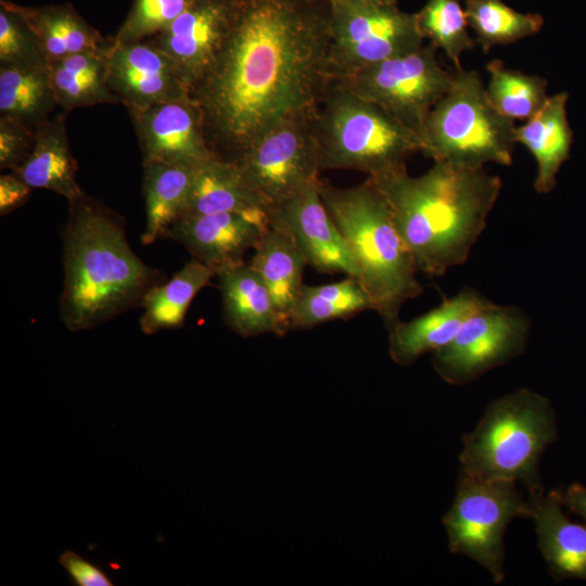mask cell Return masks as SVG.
Segmentation results:
<instances>
[{"instance_id":"8","label":"cell","mask_w":586,"mask_h":586,"mask_svg":"<svg viewBox=\"0 0 586 586\" xmlns=\"http://www.w3.org/2000/svg\"><path fill=\"white\" fill-rule=\"evenodd\" d=\"M518 483L485 481L459 473L451 507L443 518L448 549L487 570L494 583L505 579L504 536L515 518L532 517V505Z\"/></svg>"},{"instance_id":"22","label":"cell","mask_w":586,"mask_h":586,"mask_svg":"<svg viewBox=\"0 0 586 586\" xmlns=\"http://www.w3.org/2000/svg\"><path fill=\"white\" fill-rule=\"evenodd\" d=\"M568 98L566 92L548 97L535 116L515 128L517 143L524 145L536 161L534 188L538 193H548L556 187L557 174L570 157L573 131L566 116Z\"/></svg>"},{"instance_id":"32","label":"cell","mask_w":586,"mask_h":586,"mask_svg":"<svg viewBox=\"0 0 586 586\" xmlns=\"http://www.w3.org/2000/svg\"><path fill=\"white\" fill-rule=\"evenodd\" d=\"M486 71L489 74L486 93L491 103L512 120L531 119L548 99L547 80L538 75L507 68L500 60L488 62Z\"/></svg>"},{"instance_id":"19","label":"cell","mask_w":586,"mask_h":586,"mask_svg":"<svg viewBox=\"0 0 586 586\" xmlns=\"http://www.w3.org/2000/svg\"><path fill=\"white\" fill-rule=\"evenodd\" d=\"M226 324L237 334L251 337L266 333L283 336L291 328L279 313L257 271L243 260L217 270Z\"/></svg>"},{"instance_id":"17","label":"cell","mask_w":586,"mask_h":586,"mask_svg":"<svg viewBox=\"0 0 586 586\" xmlns=\"http://www.w3.org/2000/svg\"><path fill=\"white\" fill-rule=\"evenodd\" d=\"M269 227L267 212L182 215L166 237L181 243L192 257L216 271L243 260Z\"/></svg>"},{"instance_id":"27","label":"cell","mask_w":586,"mask_h":586,"mask_svg":"<svg viewBox=\"0 0 586 586\" xmlns=\"http://www.w3.org/2000/svg\"><path fill=\"white\" fill-rule=\"evenodd\" d=\"M253 250L250 265L267 285L279 313L290 322L291 310L303 285L305 257L286 234L271 227Z\"/></svg>"},{"instance_id":"26","label":"cell","mask_w":586,"mask_h":586,"mask_svg":"<svg viewBox=\"0 0 586 586\" xmlns=\"http://www.w3.org/2000/svg\"><path fill=\"white\" fill-rule=\"evenodd\" d=\"M216 273V269L193 258L169 281L152 286L141 303L142 332L150 335L182 327L193 298Z\"/></svg>"},{"instance_id":"2","label":"cell","mask_w":586,"mask_h":586,"mask_svg":"<svg viewBox=\"0 0 586 586\" xmlns=\"http://www.w3.org/2000/svg\"><path fill=\"white\" fill-rule=\"evenodd\" d=\"M385 198L418 270L444 276L462 265L486 227L501 179L482 168L434 162L424 174L368 178Z\"/></svg>"},{"instance_id":"15","label":"cell","mask_w":586,"mask_h":586,"mask_svg":"<svg viewBox=\"0 0 586 586\" xmlns=\"http://www.w3.org/2000/svg\"><path fill=\"white\" fill-rule=\"evenodd\" d=\"M234 10L225 0H194L165 29L146 39L171 60L190 94L222 46Z\"/></svg>"},{"instance_id":"30","label":"cell","mask_w":586,"mask_h":586,"mask_svg":"<svg viewBox=\"0 0 586 586\" xmlns=\"http://www.w3.org/2000/svg\"><path fill=\"white\" fill-rule=\"evenodd\" d=\"M34 30L50 61L99 50L109 41L67 8L17 10Z\"/></svg>"},{"instance_id":"9","label":"cell","mask_w":586,"mask_h":586,"mask_svg":"<svg viewBox=\"0 0 586 586\" xmlns=\"http://www.w3.org/2000/svg\"><path fill=\"white\" fill-rule=\"evenodd\" d=\"M437 50L429 42L331 81L381 106L421 138L430 111L454 80V73L440 65Z\"/></svg>"},{"instance_id":"38","label":"cell","mask_w":586,"mask_h":586,"mask_svg":"<svg viewBox=\"0 0 586 586\" xmlns=\"http://www.w3.org/2000/svg\"><path fill=\"white\" fill-rule=\"evenodd\" d=\"M33 188L14 173L0 176V214L7 215L22 206Z\"/></svg>"},{"instance_id":"10","label":"cell","mask_w":586,"mask_h":586,"mask_svg":"<svg viewBox=\"0 0 586 586\" xmlns=\"http://www.w3.org/2000/svg\"><path fill=\"white\" fill-rule=\"evenodd\" d=\"M315 111L280 120L233 162L268 208L320 181L322 170L313 128Z\"/></svg>"},{"instance_id":"36","label":"cell","mask_w":586,"mask_h":586,"mask_svg":"<svg viewBox=\"0 0 586 586\" xmlns=\"http://www.w3.org/2000/svg\"><path fill=\"white\" fill-rule=\"evenodd\" d=\"M36 130L4 116H0V168L14 171L33 152Z\"/></svg>"},{"instance_id":"41","label":"cell","mask_w":586,"mask_h":586,"mask_svg":"<svg viewBox=\"0 0 586 586\" xmlns=\"http://www.w3.org/2000/svg\"><path fill=\"white\" fill-rule=\"evenodd\" d=\"M307 1H309V0H307ZM326 1H328L332 5V4H335V3L345 2V1H349V0H326Z\"/></svg>"},{"instance_id":"1","label":"cell","mask_w":586,"mask_h":586,"mask_svg":"<svg viewBox=\"0 0 586 586\" xmlns=\"http://www.w3.org/2000/svg\"><path fill=\"white\" fill-rule=\"evenodd\" d=\"M330 82L328 21L291 0H244L191 97L215 153L234 162L280 120L315 111Z\"/></svg>"},{"instance_id":"6","label":"cell","mask_w":586,"mask_h":586,"mask_svg":"<svg viewBox=\"0 0 586 586\" xmlns=\"http://www.w3.org/2000/svg\"><path fill=\"white\" fill-rule=\"evenodd\" d=\"M321 170L352 169L368 178L407 171L420 136L381 106L331 81L313 118Z\"/></svg>"},{"instance_id":"7","label":"cell","mask_w":586,"mask_h":586,"mask_svg":"<svg viewBox=\"0 0 586 586\" xmlns=\"http://www.w3.org/2000/svg\"><path fill=\"white\" fill-rule=\"evenodd\" d=\"M515 128L514 120L491 103L476 71L456 69L451 87L426 117L421 153L466 168L510 166Z\"/></svg>"},{"instance_id":"33","label":"cell","mask_w":586,"mask_h":586,"mask_svg":"<svg viewBox=\"0 0 586 586\" xmlns=\"http://www.w3.org/2000/svg\"><path fill=\"white\" fill-rule=\"evenodd\" d=\"M423 39L442 49L456 69H461V54L474 47L460 0H428L416 13Z\"/></svg>"},{"instance_id":"31","label":"cell","mask_w":586,"mask_h":586,"mask_svg":"<svg viewBox=\"0 0 586 586\" xmlns=\"http://www.w3.org/2000/svg\"><path fill=\"white\" fill-rule=\"evenodd\" d=\"M463 9L468 25L485 53L496 46L533 36L544 25L540 14L521 13L501 0H464Z\"/></svg>"},{"instance_id":"23","label":"cell","mask_w":586,"mask_h":586,"mask_svg":"<svg viewBox=\"0 0 586 586\" xmlns=\"http://www.w3.org/2000/svg\"><path fill=\"white\" fill-rule=\"evenodd\" d=\"M267 209L268 205L246 183L237 164L214 155L195 168L183 215Z\"/></svg>"},{"instance_id":"34","label":"cell","mask_w":586,"mask_h":586,"mask_svg":"<svg viewBox=\"0 0 586 586\" xmlns=\"http://www.w3.org/2000/svg\"><path fill=\"white\" fill-rule=\"evenodd\" d=\"M49 60L28 23L12 7L0 11V65L47 69Z\"/></svg>"},{"instance_id":"28","label":"cell","mask_w":586,"mask_h":586,"mask_svg":"<svg viewBox=\"0 0 586 586\" xmlns=\"http://www.w3.org/2000/svg\"><path fill=\"white\" fill-rule=\"evenodd\" d=\"M58 106L48 68L0 65V116L36 130Z\"/></svg>"},{"instance_id":"14","label":"cell","mask_w":586,"mask_h":586,"mask_svg":"<svg viewBox=\"0 0 586 586\" xmlns=\"http://www.w3.org/2000/svg\"><path fill=\"white\" fill-rule=\"evenodd\" d=\"M143 162L198 167L217 155L198 102L187 95L129 112Z\"/></svg>"},{"instance_id":"12","label":"cell","mask_w":586,"mask_h":586,"mask_svg":"<svg viewBox=\"0 0 586 586\" xmlns=\"http://www.w3.org/2000/svg\"><path fill=\"white\" fill-rule=\"evenodd\" d=\"M531 322L517 306L497 305L469 317L450 343L433 353L436 373L450 385H466L521 356Z\"/></svg>"},{"instance_id":"40","label":"cell","mask_w":586,"mask_h":586,"mask_svg":"<svg viewBox=\"0 0 586 586\" xmlns=\"http://www.w3.org/2000/svg\"><path fill=\"white\" fill-rule=\"evenodd\" d=\"M365 2L380 4V5H393L396 4V0H361Z\"/></svg>"},{"instance_id":"20","label":"cell","mask_w":586,"mask_h":586,"mask_svg":"<svg viewBox=\"0 0 586 586\" xmlns=\"http://www.w3.org/2000/svg\"><path fill=\"white\" fill-rule=\"evenodd\" d=\"M528 499L538 548L551 574L558 579L586 581V523L566 517L558 491Z\"/></svg>"},{"instance_id":"39","label":"cell","mask_w":586,"mask_h":586,"mask_svg":"<svg viewBox=\"0 0 586 586\" xmlns=\"http://www.w3.org/2000/svg\"><path fill=\"white\" fill-rule=\"evenodd\" d=\"M558 495L561 504L586 523V486L574 483L564 491H558Z\"/></svg>"},{"instance_id":"37","label":"cell","mask_w":586,"mask_h":586,"mask_svg":"<svg viewBox=\"0 0 586 586\" xmlns=\"http://www.w3.org/2000/svg\"><path fill=\"white\" fill-rule=\"evenodd\" d=\"M59 562L77 586H112L113 582L98 565L72 550H65Z\"/></svg>"},{"instance_id":"21","label":"cell","mask_w":586,"mask_h":586,"mask_svg":"<svg viewBox=\"0 0 586 586\" xmlns=\"http://www.w3.org/2000/svg\"><path fill=\"white\" fill-rule=\"evenodd\" d=\"M33 189L53 191L67 201L84 194L76 174L65 126V111L54 113L36 128L35 146L26 162L14 171Z\"/></svg>"},{"instance_id":"13","label":"cell","mask_w":586,"mask_h":586,"mask_svg":"<svg viewBox=\"0 0 586 586\" xmlns=\"http://www.w3.org/2000/svg\"><path fill=\"white\" fill-rule=\"evenodd\" d=\"M319 182L271 205L269 227L286 234L317 271L358 279L355 258L320 196Z\"/></svg>"},{"instance_id":"3","label":"cell","mask_w":586,"mask_h":586,"mask_svg":"<svg viewBox=\"0 0 586 586\" xmlns=\"http://www.w3.org/2000/svg\"><path fill=\"white\" fill-rule=\"evenodd\" d=\"M68 204L60 316L68 330L78 332L141 306L164 277L132 251L122 220L110 208L85 193Z\"/></svg>"},{"instance_id":"4","label":"cell","mask_w":586,"mask_h":586,"mask_svg":"<svg viewBox=\"0 0 586 586\" xmlns=\"http://www.w3.org/2000/svg\"><path fill=\"white\" fill-rule=\"evenodd\" d=\"M319 192L355 258L372 310L388 330L399 320L403 304L419 296L423 288L385 198L368 178L351 188L320 180Z\"/></svg>"},{"instance_id":"18","label":"cell","mask_w":586,"mask_h":586,"mask_svg":"<svg viewBox=\"0 0 586 586\" xmlns=\"http://www.w3.org/2000/svg\"><path fill=\"white\" fill-rule=\"evenodd\" d=\"M494 304L466 289L437 307L409 321L398 320L388 329V353L399 366H410L425 353H434L453 341L464 321Z\"/></svg>"},{"instance_id":"11","label":"cell","mask_w":586,"mask_h":586,"mask_svg":"<svg viewBox=\"0 0 586 586\" xmlns=\"http://www.w3.org/2000/svg\"><path fill=\"white\" fill-rule=\"evenodd\" d=\"M328 20L331 80L423 44L416 14L349 0L331 5Z\"/></svg>"},{"instance_id":"35","label":"cell","mask_w":586,"mask_h":586,"mask_svg":"<svg viewBox=\"0 0 586 586\" xmlns=\"http://www.w3.org/2000/svg\"><path fill=\"white\" fill-rule=\"evenodd\" d=\"M194 0H135L133 8L116 37L118 42L146 40L165 29Z\"/></svg>"},{"instance_id":"24","label":"cell","mask_w":586,"mask_h":586,"mask_svg":"<svg viewBox=\"0 0 586 586\" xmlns=\"http://www.w3.org/2000/svg\"><path fill=\"white\" fill-rule=\"evenodd\" d=\"M145 228L141 242L145 245L166 237L171 225L183 215L196 167L161 162H142Z\"/></svg>"},{"instance_id":"25","label":"cell","mask_w":586,"mask_h":586,"mask_svg":"<svg viewBox=\"0 0 586 586\" xmlns=\"http://www.w3.org/2000/svg\"><path fill=\"white\" fill-rule=\"evenodd\" d=\"M109 42L99 50L78 52L49 62L50 82L58 105L63 111L117 102L107 85Z\"/></svg>"},{"instance_id":"5","label":"cell","mask_w":586,"mask_h":586,"mask_svg":"<svg viewBox=\"0 0 586 586\" xmlns=\"http://www.w3.org/2000/svg\"><path fill=\"white\" fill-rule=\"evenodd\" d=\"M557 438L555 410L546 396L518 388L493 400L462 438L463 475L523 484L530 498L544 494L538 464Z\"/></svg>"},{"instance_id":"29","label":"cell","mask_w":586,"mask_h":586,"mask_svg":"<svg viewBox=\"0 0 586 586\" xmlns=\"http://www.w3.org/2000/svg\"><path fill=\"white\" fill-rule=\"evenodd\" d=\"M365 310H372V303L365 288L354 277L321 285L303 283L290 314V327L310 329Z\"/></svg>"},{"instance_id":"16","label":"cell","mask_w":586,"mask_h":586,"mask_svg":"<svg viewBox=\"0 0 586 586\" xmlns=\"http://www.w3.org/2000/svg\"><path fill=\"white\" fill-rule=\"evenodd\" d=\"M107 85L129 112L191 95L171 60L148 40H110Z\"/></svg>"}]
</instances>
